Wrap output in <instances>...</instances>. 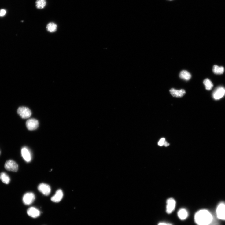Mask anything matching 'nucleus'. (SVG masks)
<instances>
[{"mask_svg":"<svg viewBox=\"0 0 225 225\" xmlns=\"http://www.w3.org/2000/svg\"><path fill=\"white\" fill-rule=\"evenodd\" d=\"M212 220V215L208 211L205 209L199 211L194 216L195 222L198 225H208Z\"/></svg>","mask_w":225,"mask_h":225,"instance_id":"nucleus-1","label":"nucleus"},{"mask_svg":"<svg viewBox=\"0 0 225 225\" xmlns=\"http://www.w3.org/2000/svg\"><path fill=\"white\" fill-rule=\"evenodd\" d=\"M17 113L23 119H26L30 117L32 112L31 110L28 108L25 107H19L17 110Z\"/></svg>","mask_w":225,"mask_h":225,"instance_id":"nucleus-2","label":"nucleus"},{"mask_svg":"<svg viewBox=\"0 0 225 225\" xmlns=\"http://www.w3.org/2000/svg\"><path fill=\"white\" fill-rule=\"evenodd\" d=\"M5 167L8 171L17 172L18 170V165L15 161L12 160H7L5 163Z\"/></svg>","mask_w":225,"mask_h":225,"instance_id":"nucleus-3","label":"nucleus"},{"mask_svg":"<svg viewBox=\"0 0 225 225\" xmlns=\"http://www.w3.org/2000/svg\"><path fill=\"white\" fill-rule=\"evenodd\" d=\"M35 198V196L33 193L28 192L24 195L23 198V201L25 205H29L34 202Z\"/></svg>","mask_w":225,"mask_h":225,"instance_id":"nucleus-4","label":"nucleus"},{"mask_svg":"<svg viewBox=\"0 0 225 225\" xmlns=\"http://www.w3.org/2000/svg\"><path fill=\"white\" fill-rule=\"evenodd\" d=\"M225 94V89L222 87L216 88L213 92V97L216 100H219L223 98Z\"/></svg>","mask_w":225,"mask_h":225,"instance_id":"nucleus-5","label":"nucleus"},{"mask_svg":"<svg viewBox=\"0 0 225 225\" xmlns=\"http://www.w3.org/2000/svg\"><path fill=\"white\" fill-rule=\"evenodd\" d=\"M26 125L27 128L30 131L36 129L38 127V121L35 119H31L28 120L26 122Z\"/></svg>","mask_w":225,"mask_h":225,"instance_id":"nucleus-6","label":"nucleus"},{"mask_svg":"<svg viewBox=\"0 0 225 225\" xmlns=\"http://www.w3.org/2000/svg\"><path fill=\"white\" fill-rule=\"evenodd\" d=\"M22 156L24 160L27 162H30L32 160V155L30 150L26 147L22 148L21 150Z\"/></svg>","mask_w":225,"mask_h":225,"instance_id":"nucleus-7","label":"nucleus"},{"mask_svg":"<svg viewBox=\"0 0 225 225\" xmlns=\"http://www.w3.org/2000/svg\"><path fill=\"white\" fill-rule=\"evenodd\" d=\"M218 217L221 219L225 220V204L221 203L218 206L216 210Z\"/></svg>","mask_w":225,"mask_h":225,"instance_id":"nucleus-8","label":"nucleus"},{"mask_svg":"<svg viewBox=\"0 0 225 225\" xmlns=\"http://www.w3.org/2000/svg\"><path fill=\"white\" fill-rule=\"evenodd\" d=\"M39 191L45 195H49L50 193L51 189L50 186L45 183L39 184L38 187Z\"/></svg>","mask_w":225,"mask_h":225,"instance_id":"nucleus-9","label":"nucleus"},{"mask_svg":"<svg viewBox=\"0 0 225 225\" xmlns=\"http://www.w3.org/2000/svg\"><path fill=\"white\" fill-rule=\"evenodd\" d=\"M176 205V202L173 198L168 199L167 201L166 212L168 214L171 213L174 210Z\"/></svg>","mask_w":225,"mask_h":225,"instance_id":"nucleus-10","label":"nucleus"},{"mask_svg":"<svg viewBox=\"0 0 225 225\" xmlns=\"http://www.w3.org/2000/svg\"><path fill=\"white\" fill-rule=\"evenodd\" d=\"M64 194L63 191L61 189L58 190L55 195L52 197L51 201L55 203H58L60 202L63 198Z\"/></svg>","mask_w":225,"mask_h":225,"instance_id":"nucleus-11","label":"nucleus"},{"mask_svg":"<svg viewBox=\"0 0 225 225\" xmlns=\"http://www.w3.org/2000/svg\"><path fill=\"white\" fill-rule=\"evenodd\" d=\"M27 213L30 217L36 218L40 216V212L39 210L36 208L31 207L27 210Z\"/></svg>","mask_w":225,"mask_h":225,"instance_id":"nucleus-12","label":"nucleus"},{"mask_svg":"<svg viewBox=\"0 0 225 225\" xmlns=\"http://www.w3.org/2000/svg\"><path fill=\"white\" fill-rule=\"evenodd\" d=\"M171 95L174 97H181L186 94V92L184 89L176 90L174 88H172L170 90Z\"/></svg>","mask_w":225,"mask_h":225,"instance_id":"nucleus-13","label":"nucleus"},{"mask_svg":"<svg viewBox=\"0 0 225 225\" xmlns=\"http://www.w3.org/2000/svg\"><path fill=\"white\" fill-rule=\"evenodd\" d=\"M178 215L180 219L184 220L186 219L188 217V213L186 209L182 208L179 211Z\"/></svg>","mask_w":225,"mask_h":225,"instance_id":"nucleus-14","label":"nucleus"},{"mask_svg":"<svg viewBox=\"0 0 225 225\" xmlns=\"http://www.w3.org/2000/svg\"><path fill=\"white\" fill-rule=\"evenodd\" d=\"M180 77L184 80H189L191 78V76L190 73L186 70H182L179 74Z\"/></svg>","mask_w":225,"mask_h":225,"instance_id":"nucleus-15","label":"nucleus"},{"mask_svg":"<svg viewBox=\"0 0 225 225\" xmlns=\"http://www.w3.org/2000/svg\"><path fill=\"white\" fill-rule=\"evenodd\" d=\"M0 179L6 184H9L10 181L9 177L5 172H2L0 174Z\"/></svg>","mask_w":225,"mask_h":225,"instance_id":"nucleus-16","label":"nucleus"},{"mask_svg":"<svg viewBox=\"0 0 225 225\" xmlns=\"http://www.w3.org/2000/svg\"><path fill=\"white\" fill-rule=\"evenodd\" d=\"M224 69L223 67H219L217 65H215L213 67V71L216 74H222L224 73Z\"/></svg>","mask_w":225,"mask_h":225,"instance_id":"nucleus-17","label":"nucleus"},{"mask_svg":"<svg viewBox=\"0 0 225 225\" xmlns=\"http://www.w3.org/2000/svg\"><path fill=\"white\" fill-rule=\"evenodd\" d=\"M57 25L55 23L53 22L49 23L46 27L47 30L50 33L55 32L57 29Z\"/></svg>","mask_w":225,"mask_h":225,"instance_id":"nucleus-18","label":"nucleus"},{"mask_svg":"<svg viewBox=\"0 0 225 225\" xmlns=\"http://www.w3.org/2000/svg\"><path fill=\"white\" fill-rule=\"evenodd\" d=\"M203 83L207 90H210L213 87V84L208 79H205L203 81Z\"/></svg>","mask_w":225,"mask_h":225,"instance_id":"nucleus-19","label":"nucleus"},{"mask_svg":"<svg viewBox=\"0 0 225 225\" xmlns=\"http://www.w3.org/2000/svg\"><path fill=\"white\" fill-rule=\"evenodd\" d=\"M46 4V0H37L36 2V6L39 9H42L45 8Z\"/></svg>","mask_w":225,"mask_h":225,"instance_id":"nucleus-20","label":"nucleus"},{"mask_svg":"<svg viewBox=\"0 0 225 225\" xmlns=\"http://www.w3.org/2000/svg\"><path fill=\"white\" fill-rule=\"evenodd\" d=\"M165 141V139L164 138H162L158 142V145L161 146H164Z\"/></svg>","mask_w":225,"mask_h":225,"instance_id":"nucleus-21","label":"nucleus"},{"mask_svg":"<svg viewBox=\"0 0 225 225\" xmlns=\"http://www.w3.org/2000/svg\"><path fill=\"white\" fill-rule=\"evenodd\" d=\"M6 13V11L5 10L2 9L0 10V17H3L4 16Z\"/></svg>","mask_w":225,"mask_h":225,"instance_id":"nucleus-22","label":"nucleus"},{"mask_svg":"<svg viewBox=\"0 0 225 225\" xmlns=\"http://www.w3.org/2000/svg\"><path fill=\"white\" fill-rule=\"evenodd\" d=\"M158 225H172L170 224L166 223H159Z\"/></svg>","mask_w":225,"mask_h":225,"instance_id":"nucleus-23","label":"nucleus"},{"mask_svg":"<svg viewBox=\"0 0 225 225\" xmlns=\"http://www.w3.org/2000/svg\"><path fill=\"white\" fill-rule=\"evenodd\" d=\"M170 144L168 143L166 141H165L164 144V146L165 147H167L168 146H169Z\"/></svg>","mask_w":225,"mask_h":225,"instance_id":"nucleus-24","label":"nucleus"},{"mask_svg":"<svg viewBox=\"0 0 225 225\" xmlns=\"http://www.w3.org/2000/svg\"><path fill=\"white\" fill-rule=\"evenodd\" d=\"M169 1H172V0H169Z\"/></svg>","mask_w":225,"mask_h":225,"instance_id":"nucleus-25","label":"nucleus"},{"mask_svg":"<svg viewBox=\"0 0 225 225\" xmlns=\"http://www.w3.org/2000/svg\"><path fill=\"white\" fill-rule=\"evenodd\" d=\"M0 154H1V151H0Z\"/></svg>","mask_w":225,"mask_h":225,"instance_id":"nucleus-26","label":"nucleus"}]
</instances>
